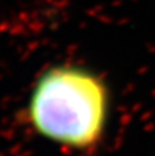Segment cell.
<instances>
[{"label": "cell", "mask_w": 155, "mask_h": 156, "mask_svg": "<svg viewBox=\"0 0 155 156\" xmlns=\"http://www.w3.org/2000/svg\"><path fill=\"white\" fill-rule=\"evenodd\" d=\"M114 94L103 74L80 62H56L34 77L22 119L37 137L71 152L98 149L111 126Z\"/></svg>", "instance_id": "obj_1"}]
</instances>
